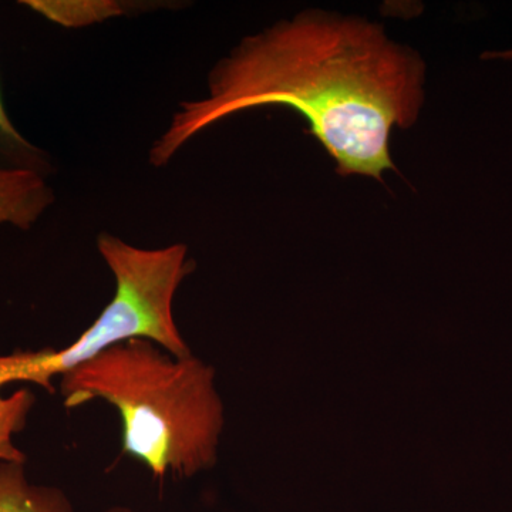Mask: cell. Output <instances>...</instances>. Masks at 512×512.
Instances as JSON below:
<instances>
[{"label": "cell", "instance_id": "cell-1", "mask_svg": "<svg viewBox=\"0 0 512 512\" xmlns=\"http://www.w3.org/2000/svg\"><path fill=\"white\" fill-rule=\"evenodd\" d=\"M424 63L375 23L306 10L249 36L208 76V93L187 100L148 154L165 167L202 131L265 106L301 113L338 173L382 180L394 170L393 127L409 128L423 104Z\"/></svg>", "mask_w": 512, "mask_h": 512}, {"label": "cell", "instance_id": "cell-2", "mask_svg": "<svg viewBox=\"0 0 512 512\" xmlns=\"http://www.w3.org/2000/svg\"><path fill=\"white\" fill-rule=\"evenodd\" d=\"M67 409L103 400L120 414L121 451L156 478H191L217 463L224 410L215 370L150 340L104 350L60 377Z\"/></svg>", "mask_w": 512, "mask_h": 512}, {"label": "cell", "instance_id": "cell-3", "mask_svg": "<svg viewBox=\"0 0 512 512\" xmlns=\"http://www.w3.org/2000/svg\"><path fill=\"white\" fill-rule=\"evenodd\" d=\"M97 249L109 266L116 291L97 319L62 349L18 350L3 357L5 383H33L55 392L53 380L89 362L104 350L143 339L171 355H191L174 319V298L194 272L185 244L147 249L134 247L109 232L97 237Z\"/></svg>", "mask_w": 512, "mask_h": 512}, {"label": "cell", "instance_id": "cell-4", "mask_svg": "<svg viewBox=\"0 0 512 512\" xmlns=\"http://www.w3.org/2000/svg\"><path fill=\"white\" fill-rule=\"evenodd\" d=\"M56 201L47 178L32 171L0 168V225L32 228Z\"/></svg>", "mask_w": 512, "mask_h": 512}, {"label": "cell", "instance_id": "cell-5", "mask_svg": "<svg viewBox=\"0 0 512 512\" xmlns=\"http://www.w3.org/2000/svg\"><path fill=\"white\" fill-rule=\"evenodd\" d=\"M0 512H74V508L60 488L30 483L25 463H0Z\"/></svg>", "mask_w": 512, "mask_h": 512}, {"label": "cell", "instance_id": "cell-6", "mask_svg": "<svg viewBox=\"0 0 512 512\" xmlns=\"http://www.w3.org/2000/svg\"><path fill=\"white\" fill-rule=\"evenodd\" d=\"M0 168L32 171L49 177L55 171L52 157L13 126L0 94Z\"/></svg>", "mask_w": 512, "mask_h": 512}, {"label": "cell", "instance_id": "cell-7", "mask_svg": "<svg viewBox=\"0 0 512 512\" xmlns=\"http://www.w3.org/2000/svg\"><path fill=\"white\" fill-rule=\"evenodd\" d=\"M3 386L6 384L0 353V390ZM35 403V394L29 389H20L9 397L0 393V463H26V456L15 446L13 437L25 429Z\"/></svg>", "mask_w": 512, "mask_h": 512}, {"label": "cell", "instance_id": "cell-8", "mask_svg": "<svg viewBox=\"0 0 512 512\" xmlns=\"http://www.w3.org/2000/svg\"><path fill=\"white\" fill-rule=\"evenodd\" d=\"M23 5L63 26L89 25L121 15L123 9L116 2H55V0H26Z\"/></svg>", "mask_w": 512, "mask_h": 512}, {"label": "cell", "instance_id": "cell-9", "mask_svg": "<svg viewBox=\"0 0 512 512\" xmlns=\"http://www.w3.org/2000/svg\"><path fill=\"white\" fill-rule=\"evenodd\" d=\"M481 59L484 60H495V59H503V60H512V49L504 50V52H485Z\"/></svg>", "mask_w": 512, "mask_h": 512}, {"label": "cell", "instance_id": "cell-10", "mask_svg": "<svg viewBox=\"0 0 512 512\" xmlns=\"http://www.w3.org/2000/svg\"><path fill=\"white\" fill-rule=\"evenodd\" d=\"M104 512H134V511L130 510V508H126V507H113V508H109V510H106Z\"/></svg>", "mask_w": 512, "mask_h": 512}]
</instances>
